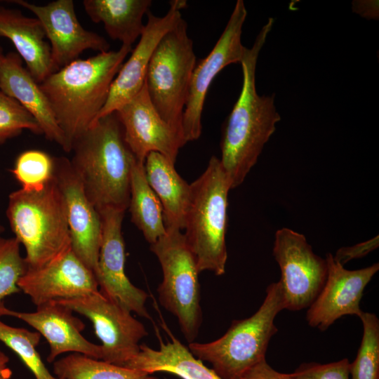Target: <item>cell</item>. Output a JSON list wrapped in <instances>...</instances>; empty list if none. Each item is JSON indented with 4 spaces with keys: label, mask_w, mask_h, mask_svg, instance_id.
I'll use <instances>...</instances> for the list:
<instances>
[{
    "label": "cell",
    "mask_w": 379,
    "mask_h": 379,
    "mask_svg": "<svg viewBox=\"0 0 379 379\" xmlns=\"http://www.w3.org/2000/svg\"><path fill=\"white\" fill-rule=\"evenodd\" d=\"M131 51L132 46L121 45L116 51L78 58L39 84L62 132L65 152H71L74 142L95 122Z\"/></svg>",
    "instance_id": "cell-1"
},
{
    "label": "cell",
    "mask_w": 379,
    "mask_h": 379,
    "mask_svg": "<svg viewBox=\"0 0 379 379\" xmlns=\"http://www.w3.org/2000/svg\"><path fill=\"white\" fill-rule=\"evenodd\" d=\"M273 23L274 19L269 18L241 62V91L224 126L220 161L232 189L244 182L281 119L274 94L260 96L255 88L259 53Z\"/></svg>",
    "instance_id": "cell-2"
},
{
    "label": "cell",
    "mask_w": 379,
    "mask_h": 379,
    "mask_svg": "<svg viewBox=\"0 0 379 379\" xmlns=\"http://www.w3.org/2000/svg\"><path fill=\"white\" fill-rule=\"evenodd\" d=\"M71 152L72 166L98 212L107 208L126 211L137 159L125 142L117 114L98 119L74 142Z\"/></svg>",
    "instance_id": "cell-3"
},
{
    "label": "cell",
    "mask_w": 379,
    "mask_h": 379,
    "mask_svg": "<svg viewBox=\"0 0 379 379\" xmlns=\"http://www.w3.org/2000/svg\"><path fill=\"white\" fill-rule=\"evenodd\" d=\"M6 215L25 249L27 269L42 267L72 248L65 202L54 176L40 191L11 192Z\"/></svg>",
    "instance_id": "cell-4"
},
{
    "label": "cell",
    "mask_w": 379,
    "mask_h": 379,
    "mask_svg": "<svg viewBox=\"0 0 379 379\" xmlns=\"http://www.w3.org/2000/svg\"><path fill=\"white\" fill-rule=\"evenodd\" d=\"M184 236L199 272H225L228 193L232 189L220 159L213 156L204 173L190 184Z\"/></svg>",
    "instance_id": "cell-5"
},
{
    "label": "cell",
    "mask_w": 379,
    "mask_h": 379,
    "mask_svg": "<svg viewBox=\"0 0 379 379\" xmlns=\"http://www.w3.org/2000/svg\"><path fill=\"white\" fill-rule=\"evenodd\" d=\"M283 310L285 299L278 281L267 287L265 300L252 316L234 320L220 338L190 343L188 349L198 359L210 363L222 379H241L250 368L265 359L270 340L278 331L275 317Z\"/></svg>",
    "instance_id": "cell-6"
},
{
    "label": "cell",
    "mask_w": 379,
    "mask_h": 379,
    "mask_svg": "<svg viewBox=\"0 0 379 379\" xmlns=\"http://www.w3.org/2000/svg\"><path fill=\"white\" fill-rule=\"evenodd\" d=\"M187 29V24L182 18L163 36L153 52L145 77L152 105L182 138V116L197 65L193 42Z\"/></svg>",
    "instance_id": "cell-7"
},
{
    "label": "cell",
    "mask_w": 379,
    "mask_h": 379,
    "mask_svg": "<svg viewBox=\"0 0 379 379\" xmlns=\"http://www.w3.org/2000/svg\"><path fill=\"white\" fill-rule=\"evenodd\" d=\"M163 272L157 291L161 305L178 319L181 331L190 343L194 342L202 321L200 305V273L196 258L184 234L176 228L150 244Z\"/></svg>",
    "instance_id": "cell-8"
},
{
    "label": "cell",
    "mask_w": 379,
    "mask_h": 379,
    "mask_svg": "<svg viewBox=\"0 0 379 379\" xmlns=\"http://www.w3.org/2000/svg\"><path fill=\"white\" fill-rule=\"evenodd\" d=\"M273 255L281 271L286 310L309 307L326 282V259L314 253L305 235L287 227L276 232Z\"/></svg>",
    "instance_id": "cell-9"
},
{
    "label": "cell",
    "mask_w": 379,
    "mask_h": 379,
    "mask_svg": "<svg viewBox=\"0 0 379 379\" xmlns=\"http://www.w3.org/2000/svg\"><path fill=\"white\" fill-rule=\"evenodd\" d=\"M74 312L88 318L101 342V360L124 366L140 350V341L147 335L145 326L131 312L99 292L58 300Z\"/></svg>",
    "instance_id": "cell-10"
},
{
    "label": "cell",
    "mask_w": 379,
    "mask_h": 379,
    "mask_svg": "<svg viewBox=\"0 0 379 379\" xmlns=\"http://www.w3.org/2000/svg\"><path fill=\"white\" fill-rule=\"evenodd\" d=\"M246 15L244 1L238 0L214 47L193 70L182 116V135L186 143L197 140L201 134L204 105L214 78L226 66L241 63L246 55L248 48L241 43V34Z\"/></svg>",
    "instance_id": "cell-11"
},
{
    "label": "cell",
    "mask_w": 379,
    "mask_h": 379,
    "mask_svg": "<svg viewBox=\"0 0 379 379\" xmlns=\"http://www.w3.org/2000/svg\"><path fill=\"white\" fill-rule=\"evenodd\" d=\"M102 241L94 273L101 293L138 315L151 319L145 303L147 293L135 286L124 270L125 244L122 234L124 211L107 208L99 211Z\"/></svg>",
    "instance_id": "cell-12"
},
{
    "label": "cell",
    "mask_w": 379,
    "mask_h": 379,
    "mask_svg": "<svg viewBox=\"0 0 379 379\" xmlns=\"http://www.w3.org/2000/svg\"><path fill=\"white\" fill-rule=\"evenodd\" d=\"M8 2L29 10L40 21L51 47L53 72L77 60L86 50L109 51L104 37L86 30L79 23L72 0H56L44 6L23 0Z\"/></svg>",
    "instance_id": "cell-13"
},
{
    "label": "cell",
    "mask_w": 379,
    "mask_h": 379,
    "mask_svg": "<svg viewBox=\"0 0 379 379\" xmlns=\"http://www.w3.org/2000/svg\"><path fill=\"white\" fill-rule=\"evenodd\" d=\"M54 178L62 194L75 255L95 273L102 241L100 214L88 198L70 160L54 158Z\"/></svg>",
    "instance_id": "cell-14"
},
{
    "label": "cell",
    "mask_w": 379,
    "mask_h": 379,
    "mask_svg": "<svg viewBox=\"0 0 379 379\" xmlns=\"http://www.w3.org/2000/svg\"><path fill=\"white\" fill-rule=\"evenodd\" d=\"M122 126L125 142L142 162L150 152L159 153L175 164L185 142L159 115L145 84L131 100L114 112Z\"/></svg>",
    "instance_id": "cell-15"
},
{
    "label": "cell",
    "mask_w": 379,
    "mask_h": 379,
    "mask_svg": "<svg viewBox=\"0 0 379 379\" xmlns=\"http://www.w3.org/2000/svg\"><path fill=\"white\" fill-rule=\"evenodd\" d=\"M328 272L320 293L307 311L308 324L324 331L345 315L360 317V302L364 288L379 270L378 262L355 270H348L333 259L326 257Z\"/></svg>",
    "instance_id": "cell-16"
},
{
    "label": "cell",
    "mask_w": 379,
    "mask_h": 379,
    "mask_svg": "<svg viewBox=\"0 0 379 379\" xmlns=\"http://www.w3.org/2000/svg\"><path fill=\"white\" fill-rule=\"evenodd\" d=\"M186 6L185 0H173L164 15L158 17L150 11L147 13V21L139 41L116 75L106 103L96 121L114 112L142 89L154 49L163 36L182 18L181 11Z\"/></svg>",
    "instance_id": "cell-17"
},
{
    "label": "cell",
    "mask_w": 379,
    "mask_h": 379,
    "mask_svg": "<svg viewBox=\"0 0 379 379\" xmlns=\"http://www.w3.org/2000/svg\"><path fill=\"white\" fill-rule=\"evenodd\" d=\"M18 286L36 306L99 292L94 273L72 248L42 267L27 269Z\"/></svg>",
    "instance_id": "cell-18"
},
{
    "label": "cell",
    "mask_w": 379,
    "mask_h": 379,
    "mask_svg": "<svg viewBox=\"0 0 379 379\" xmlns=\"http://www.w3.org/2000/svg\"><path fill=\"white\" fill-rule=\"evenodd\" d=\"M73 311L57 300L36 306L35 312H18L7 308L0 302V317L9 316L20 319L40 333L48 342V362H53L63 353H79L102 359L100 345L86 340L81 332L84 323L73 314Z\"/></svg>",
    "instance_id": "cell-19"
},
{
    "label": "cell",
    "mask_w": 379,
    "mask_h": 379,
    "mask_svg": "<svg viewBox=\"0 0 379 379\" xmlns=\"http://www.w3.org/2000/svg\"><path fill=\"white\" fill-rule=\"evenodd\" d=\"M0 91L27 110L39 123L45 137L64 150L65 138L50 103L17 53L0 54Z\"/></svg>",
    "instance_id": "cell-20"
},
{
    "label": "cell",
    "mask_w": 379,
    "mask_h": 379,
    "mask_svg": "<svg viewBox=\"0 0 379 379\" xmlns=\"http://www.w3.org/2000/svg\"><path fill=\"white\" fill-rule=\"evenodd\" d=\"M0 36L12 42L39 84L53 72L50 44L36 18L25 16L18 9L0 6Z\"/></svg>",
    "instance_id": "cell-21"
},
{
    "label": "cell",
    "mask_w": 379,
    "mask_h": 379,
    "mask_svg": "<svg viewBox=\"0 0 379 379\" xmlns=\"http://www.w3.org/2000/svg\"><path fill=\"white\" fill-rule=\"evenodd\" d=\"M146 178L163 208L166 228L183 230L190 198V184L177 173L174 163L157 152L144 161Z\"/></svg>",
    "instance_id": "cell-22"
},
{
    "label": "cell",
    "mask_w": 379,
    "mask_h": 379,
    "mask_svg": "<svg viewBox=\"0 0 379 379\" xmlns=\"http://www.w3.org/2000/svg\"><path fill=\"white\" fill-rule=\"evenodd\" d=\"M169 335L171 340L164 343L160 340L158 350L141 344L139 352L124 366L151 374L168 373L182 379H222L196 358L173 334Z\"/></svg>",
    "instance_id": "cell-23"
},
{
    "label": "cell",
    "mask_w": 379,
    "mask_h": 379,
    "mask_svg": "<svg viewBox=\"0 0 379 379\" xmlns=\"http://www.w3.org/2000/svg\"><path fill=\"white\" fill-rule=\"evenodd\" d=\"M84 10L91 20L101 22L109 36L131 46L141 36L142 18L149 11L150 0H84Z\"/></svg>",
    "instance_id": "cell-24"
},
{
    "label": "cell",
    "mask_w": 379,
    "mask_h": 379,
    "mask_svg": "<svg viewBox=\"0 0 379 379\" xmlns=\"http://www.w3.org/2000/svg\"><path fill=\"white\" fill-rule=\"evenodd\" d=\"M130 189L131 220L152 244L166 233L163 208L147 182L144 162L138 159L132 168Z\"/></svg>",
    "instance_id": "cell-25"
},
{
    "label": "cell",
    "mask_w": 379,
    "mask_h": 379,
    "mask_svg": "<svg viewBox=\"0 0 379 379\" xmlns=\"http://www.w3.org/2000/svg\"><path fill=\"white\" fill-rule=\"evenodd\" d=\"M53 369L59 379H159L154 374L79 353H70L54 361Z\"/></svg>",
    "instance_id": "cell-26"
},
{
    "label": "cell",
    "mask_w": 379,
    "mask_h": 379,
    "mask_svg": "<svg viewBox=\"0 0 379 379\" xmlns=\"http://www.w3.org/2000/svg\"><path fill=\"white\" fill-rule=\"evenodd\" d=\"M41 336L37 331L13 327L0 320V341L19 357L35 379H59L48 371L36 350Z\"/></svg>",
    "instance_id": "cell-27"
},
{
    "label": "cell",
    "mask_w": 379,
    "mask_h": 379,
    "mask_svg": "<svg viewBox=\"0 0 379 379\" xmlns=\"http://www.w3.org/2000/svg\"><path fill=\"white\" fill-rule=\"evenodd\" d=\"M359 318L363 336L356 359L350 363L351 379H379V319L364 312Z\"/></svg>",
    "instance_id": "cell-28"
},
{
    "label": "cell",
    "mask_w": 379,
    "mask_h": 379,
    "mask_svg": "<svg viewBox=\"0 0 379 379\" xmlns=\"http://www.w3.org/2000/svg\"><path fill=\"white\" fill-rule=\"evenodd\" d=\"M54 168V158L43 151L30 149L19 154L11 171L22 190L34 192L43 190L53 180Z\"/></svg>",
    "instance_id": "cell-29"
},
{
    "label": "cell",
    "mask_w": 379,
    "mask_h": 379,
    "mask_svg": "<svg viewBox=\"0 0 379 379\" xmlns=\"http://www.w3.org/2000/svg\"><path fill=\"white\" fill-rule=\"evenodd\" d=\"M20 244L15 238L0 237V302L20 291L18 282L27 265L20 251Z\"/></svg>",
    "instance_id": "cell-30"
},
{
    "label": "cell",
    "mask_w": 379,
    "mask_h": 379,
    "mask_svg": "<svg viewBox=\"0 0 379 379\" xmlns=\"http://www.w3.org/2000/svg\"><path fill=\"white\" fill-rule=\"evenodd\" d=\"M23 130L43 134L34 117L17 100L0 91V144L20 135Z\"/></svg>",
    "instance_id": "cell-31"
},
{
    "label": "cell",
    "mask_w": 379,
    "mask_h": 379,
    "mask_svg": "<svg viewBox=\"0 0 379 379\" xmlns=\"http://www.w3.org/2000/svg\"><path fill=\"white\" fill-rule=\"evenodd\" d=\"M350 362L346 358L328 364H300L291 373L294 379H350Z\"/></svg>",
    "instance_id": "cell-32"
},
{
    "label": "cell",
    "mask_w": 379,
    "mask_h": 379,
    "mask_svg": "<svg viewBox=\"0 0 379 379\" xmlns=\"http://www.w3.org/2000/svg\"><path fill=\"white\" fill-rule=\"evenodd\" d=\"M378 236L352 246L339 248L333 256L335 261L344 266L348 261L366 256L378 247Z\"/></svg>",
    "instance_id": "cell-33"
},
{
    "label": "cell",
    "mask_w": 379,
    "mask_h": 379,
    "mask_svg": "<svg viewBox=\"0 0 379 379\" xmlns=\"http://www.w3.org/2000/svg\"><path fill=\"white\" fill-rule=\"evenodd\" d=\"M241 379H294L291 373H283L272 368L263 359L250 368Z\"/></svg>",
    "instance_id": "cell-34"
},
{
    "label": "cell",
    "mask_w": 379,
    "mask_h": 379,
    "mask_svg": "<svg viewBox=\"0 0 379 379\" xmlns=\"http://www.w3.org/2000/svg\"><path fill=\"white\" fill-rule=\"evenodd\" d=\"M8 357L0 350V379H13V373L8 364Z\"/></svg>",
    "instance_id": "cell-35"
},
{
    "label": "cell",
    "mask_w": 379,
    "mask_h": 379,
    "mask_svg": "<svg viewBox=\"0 0 379 379\" xmlns=\"http://www.w3.org/2000/svg\"><path fill=\"white\" fill-rule=\"evenodd\" d=\"M4 231V227L1 225H0V234H1V233H2Z\"/></svg>",
    "instance_id": "cell-36"
},
{
    "label": "cell",
    "mask_w": 379,
    "mask_h": 379,
    "mask_svg": "<svg viewBox=\"0 0 379 379\" xmlns=\"http://www.w3.org/2000/svg\"><path fill=\"white\" fill-rule=\"evenodd\" d=\"M2 52H1V46H0V54H1Z\"/></svg>",
    "instance_id": "cell-37"
}]
</instances>
